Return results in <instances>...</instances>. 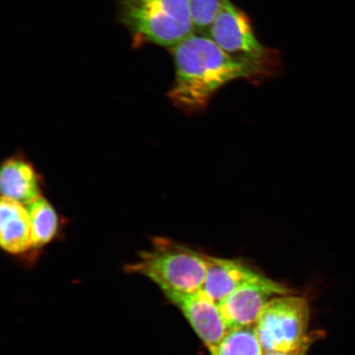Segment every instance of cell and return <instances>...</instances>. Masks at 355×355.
I'll list each match as a JSON object with an SVG mask.
<instances>
[{"mask_svg": "<svg viewBox=\"0 0 355 355\" xmlns=\"http://www.w3.org/2000/svg\"><path fill=\"white\" fill-rule=\"evenodd\" d=\"M310 309L303 297L281 295L261 312L255 329L264 352H291L318 335L309 334Z\"/></svg>", "mask_w": 355, "mask_h": 355, "instance_id": "5", "label": "cell"}, {"mask_svg": "<svg viewBox=\"0 0 355 355\" xmlns=\"http://www.w3.org/2000/svg\"><path fill=\"white\" fill-rule=\"evenodd\" d=\"M288 288L265 276L239 288L219 304L222 318L230 331L255 326L266 306L281 295H290Z\"/></svg>", "mask_w": 355, "mask_h": 355, "instance_id": "6", "label": "cell"}, {"mask_svg": "<svg viewBox=\"0 0 355 355\" xmlns=\"http://www.w3.org/2000/svg\"><path fill=\"white\" fill-rule=\"evenodd\" d=\"M118 17L135 46L170 50L196 33L189 0H118Z\"/></svg>", "mask_w": 355, "mask_h": 355, "instance_id": "3", "label": "cell"}, {"mask_svg": "<svg viewBox=\"0 0 355 355\" xmlns=\"http://www.w3.org/2000/svg\"><path fill=\"white\" fill-rule=\"evenodd\" d=\"M170 51L175 80L168 97L185 113L201 112L220 88L235 80L268 77L256 67L233 59L207 35L195 33Z\"/></svg>", "mask_w": 355, "mask_h": 355, "instance_id": "1", "label": "cell"}, {"mask_svg": "<svg viewBox=\"0 0 355 355\" xmlns=\"http://www.w3.org/2000/svg\"><path fill=\"white\" fill-rule=\"evenodd\" d=\"M0 243L4 251L21 254L32 248V225L24 204L3 198L0 202Z\"/></svg>", "mask_w": 355, "mask_h": 355, "instance_id": "9", "label": "cell"}, {"mask_svg": "<svg viewBox=\"0 0 355 355\" xmlns=\"http://www.w3.org/2000/svg\"><path fill=\"white\" fill-rule=\"evenodd\" d=\"M263 275L243 261L208 256L205 282L202 290L218 304L246 284Z\"/></svg>", "mask_w": 355, "mask_h": 355, "instance_id": "8", "label": "cell"}, {"mask_svg": "<svg viewBox=\"0 0 355 355\" xmlns=\"http://www.w3.org/2000/svg\"><path fill=\"white\" fill-rule=\"evenodd\" d=\"M313 340H310L309 343L302 345L301 347L291 350V352H264L263 355H307L311 344L313 343Z\"/></svg>", "mask_w": 355, "mask_h": 355, "instance_id": "14", "label": "cell"}, {"mask_svg": "<svg viewBox=\"0 0 355 355\" xmlns=\"http://www.w3.org/2000/svg\"><path fill=\"white\" fill-rule=\"evenodd\" d=\"M0 186L2 197L24 206L42 197L37 172L32 164L20 157L8 158L3 163Z\"/></svg>", "mask_w": 355, "mask_h": 355, "instance_id": "10", "label": "cell"}, {"mask_svg": "<svg viewBox=\"0 0 355 355\" xmlns=\"http://www.w3.org/2000/svg\"><path fill=\"white\" fill-rule=\"evenodd\" d=\"M196 33L209 35L213 21L218 15L222 0H189Z\"/></svg>", "mask_w": 355, "mask_h": 355, "instance_id": "13", "label": "cell"}, {"mask_svg": "<svg viewBox=\"0 0 355 355\" xmlns=\"http://www.w3.org/2000/svg\"><path fill=\"white\" fill-rule=\"evenodd\" d=\"M167 298L179 309L199 338L211 352L229 332L219 305L202 290L191 294H176Z\"/></svg>", "mask_w": 355, "mask_h": 355, "instance_id": "7", "label": "cell"}, {"mask_svg": "<svg viewBox=\"0 0 355 355\" xmlns=\"http://www.w3.org/2000/svg\"><path fill=\"white\" fill-rule=\"evenodd\" d=\"M211 355H263L255 326L230 331Z\"/></svg>", "mask_w": 355, "mask_h": 355, "instance_id": "12", "label": "cell"}, {"mask_svg": "<svg viewBox=\"0 0 355 355\" xmlns=\"http://www.w3.org/2000/svg\"><path fill=\"white\" fill-rule=\"evenodd\" d=\"M208 37L233 59L256 67L268 77L277 73V51L259 41L250 17L232 0H222L220 10L212 22Z\"/></svg>", "mask_w": 355, "mask_h": 355, "instance_id": "4", "label": "cell"}, {"mask_svg": "<svg viewBox=\"0 0 355 355\" xmlns=\"http://www.w3.org/2000/svg\"><path fill=\"white\" fill-rule=\"evenodd\" d=\"M208 256L173 239L155 237L148 250L140 252L125 270L150 279L166 297L191 294L203 287Z\"/></svg>", "mask_w": 355, "mask_h": 355, "instance_id": "2", "label": "cell"}, {"mask_svg": "<svg viewBox=\"0 0 355 355\" xmlns=\"http://www.w3.org/2000/svg\"><path fill=\"white\" fill-rule=\"evenodd\" d=\"M32 225V248L46 245L59 230V216L54 207L42 196L26 206Z\"/></svg>", "mask_w": 355, "mask_h": 355, "instance_id": "11", "label": "cell"}]
</instances>
